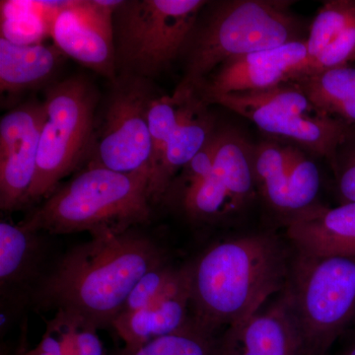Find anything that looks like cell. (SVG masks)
<instances>
[{"label":"cell","instance_id":"22","mask_svg":"<svg viewBox=\"0 0 355 355\" xmlns=\"http://www.w3.org/2000/svg\"><path fill=\"white\" fill-rule=\"evenodd\" d=\"M354 21L355 0H330L324 2L308 30L306 39L308 57L305 64L319 55Z\"/></svg>","mask_w":355,"mask_h":355},{"label":"cell","instance_id":"6","mask_svg":"<svg viewBox=\"0 0 355 355\" xmlns=\"http://www.w3.org/2000/svg\"><path fill=\"white\" fill-rule=\"evenodd\" d=\"M97 103L94 86L83 76H71L46 88L36 176L24 207L50 197L90 153Z\"/></svg>","mask_w":355,"mask_h":355},{"label":"cell","instance_id":"18","mask_svg":"<svg viewBox=\"0 0 355 355\" xmlns=\"http://www.w3.org/2000/svg\"><path fill=\"white\" fill-rule=\"evenodd\" d=\"M41 232L6 221L0 223V287L2 298L19 299L43 282L46 247ZM38 287V288H39ZM32 295V296H33Z\"/></svg>","mask_w":355,"mask_h":355},{"label":"cell","instance_id":"30","mask_svg":"<svg viewBox=\"0 0 355 355\" xmlns=\"http://www.w3.org/2000/svg\"><path fill=\"white\" fill-rule=\"evenodd\" d=\"M331 349L334 352L327 355H355V324L338 338Z\"/></svg>","mask_w":355,"mask_h":355},{"label":"cell","instance_id":"5","mask_svg":"<svg viewBox=\"0 0 355 355\" xmlns=\"http://www.w3.org/2000/svg\"><path fill=\"white\" fill-rule=\"evenodd\" d=\"M297 331L301 355H327L355 324V256L292 254L280 292Z\"/></svg>","mask_w":355,"mask_h":355},{"label":"cell","instance_id":"2","mask_svg":"<svg viewBox=\"0 0 355 355\" xmlns=\"http://www.w3.org/2000/svg\"><path fill=\"white\" fill-rule=\"evenodd\" d=\"M91 237L58 261L33 299L99 330L112 327L137 282L167 261L153 240L132 230Z\"/></svg>","mask_w":355,"mask_h":355},{"label":"cell","instance_id":"1","mask_svg":"<svg viewBox=\"0 0 355 355\" xmlns=\"http://www.w3.org/2000/svg\"><path fill=\"white\" fill-rule=\"evenodd\" d=\"M292 254L272 232L235 236L207 248L188 265L193 323L216 336L258 312L284 291Z\"/></svg>","mask_w":355,"mask_h":355},{"label":"cell","instance_id":"28","mask_svg":"<svg viewBox=\"0 0 355 355\" xmlns=\"http://www.w3.org/2000/svg\"><path fill=\"white\" fill-rule=\"evenodd\" d=\"M343 155L338 154L331 169L335 173L336 189L342 203L355 202V146Z\"/></svg>","mask_w":355,"mask_h":355},{"label":"cell","instance_id":"4","mask_svg":"<svg viewBox=\"0 0 355 355\" xmlns=\"http://www.w3.org/2000/svg\"><path fill=\"white\" fill-rule=\"evenodd\" d=\"M149 174H123L87 166L58 188L20 224L35 232L121 234L151 214Z\"/></svg>","mask_w":355,"mask_h":355},{"label":"cell","instance_id":"13","mask_svg":"<svg viewBox=\"0 0 355 355\" xmlns=\"http://www.w3.org/2000/svg\"><path fill=\"white\" fill-rule=\"evenodd\" d=\"M307 57L305 40L231 58L217 67L196 93L207 101L214 96L265 90L291 83Z\"/></svg>","mask_w":355,"mask_h":355},{"label":"cell","instance_id":"14","mask_svg":"<svg viewBox=\"0 0 355 355\" xmlns=\"http://www.w3.org/2000/svg\"><path fill=\"white\" fill-rule=\"evenodd\" d=\"M216 355H301L297 331L282 293L263 309L216 336Z\"/></svg>","mask_w":355,"mask_h":355},{"label":"cell","instance_id":"15","mask_svg":"<svg viewBox=\"0 0 355 355\" xmlns=\"http://www.w3.org/2000/svg\"><path fill=\"white\" fill-rule=\"evenodd\" d=\"M191 321L190 275L187 265L180 268L171 284L150 304L119 315L112 328L125 343L123 349H132L182 330Z\"/></svg>","mask_w":355,"mask_h":355},{"label":"cell","instance_id":"20","mask_svg":"<svg viewBox=\"0 0 355 355\" xmlns=\"http://www.w3.org/2000/svg\"><path fill=\"white\" fill-rule=\"evenodd\" d=\"M43 123V121H42ZM42 123L24 137L0 144V209L11 212L24 207L37 171Z\"/></svg>","mask_w":355,"mask_h":355},{"label":"cell","instance_id":"16","mask_svg":"<svg viewBox=\"0 0 355 355\" xmlns=\"http://www.w3.org/2000/svg\"><path fill=\"white\" fill-rule=\"evenodd\" d=\"M183 97L181 116L168 141L162 163L149 179L151 203L164 200L172 182L184 166L195 157L217 130L207 106L196 92H175Z\"/></svg>","mask_w":355,"mask_h":355},{"label":"cell","instance_id":"19","mask_svg":"<svg viewBox=\"0 0 355 355\" xmlns=\"http://www.w3.org/2000/svg\"><path fill=\"white\" fill-rule=\"evenodd\" d=\"M62 51L57 46L40 43L19 44L0 38L1 92H23L50 80L60 64Z\"/></svg>","mask_w":355,"mask_h":355},{"label":"cell","instance_id":"26","mask_svg":"<svg viewBox=\"0 0 355 355\" xmlns=\"http://www.w3.org/2000/svg\"><path fill=\"white\" fill-rule=\"evenodd\" d=\"M179 270L180 268H174L166 263L146 273L133 287L121 314L142 309L150 304L171 284Z\"/></svg>","mask_w":355,"mask_h":355},{"label":"cell","instance_id":"3","mask_svg":"<svg viewBox=\"0 0 355 355\" xmlns=\"http://www.w3.org/2000/svg\"><path fill=\"white\" fill-rule=\"evenodd\" d=\"M284 0L207 1L182 50L176 91L197 92L222 64L240 55L305 41L304 25Z\"/></svg>","mask_w":355,"mask_h":355},{"label":"cell","instance_id":"17","mask_svg":"<svg viewBox=\"0 0 355 355\" xmlns=\"http://www.w3.org/2000/svg\"><path fill=\"white\" fill-rule=\"evenodd\" d=\"M294 251L318 257L355 256V202L321 205L287 224Z\"/></svg>","mask_w":355,"mask_h":355},{"label":"cell","instance_id":"27","mask_svg":"<svg viewBox=\"0 0 355 355\" xmlns=\"http://www.w3.org/2000/svg\"><path fill=\"white\" fill-rule=\"evenodd\" d=\"M62 312L69 318L71 327L74 355H107L101 340L97 335L98 329L94 324L76 315L64 311Z\"/></svg>","mask_w":355,"mask_h":355},{"label":"cell","instance_id":"7","mask_svg":"<svg viewBox=\"0 0 355 355\" xmlns=\"http://www.w3.org/2000/svg\"><path fill=\"white\" fill-rule=\"evenodd\" d=\"M205 0H128L113 13L116 69L154 76L181 55Z\"/></svg>","mask_w":355,"mask_h":355},{"label":"cell","instance_id":"11","mask_svg":"<svg viewBox=\"0 0 355 355\" xmlns=\"http://www.w3.org/2000/svg\"><path fill=\"white\" fill-rule=\"evenodd\" d=\"M253 173L258 198L284 226L321 205L319 168L297 146L254 144Z\"/></svg>","mask_w":355,"mask_h":355},{"label":"cell","instance_id":"8","mask_svg":"<svg viewBox=\"0 0 355 355\" xmlns=\"http://www.w3.org/2000/svg\"><path fill=\"white\" fill-rule=\"evenodd\" d=\"M244 116L266 135L326 158L333 168L340 147L354 135V125L323 113L294 83L250 92L209 98Z\"/></svg>","mask_w":355,"mask_h":355},{"label":"cell","instance_id":"9","mask_svg":"<svg viewBox=\"0 0 355 355\" xmlns=\"http://www.w3.org/2000/svg\"><path fill=\"white\" fill-rule=\"evenodd\" d=\"M114 83L101 125L94 132L87 166L150 176L153 144L148 112L156 96L144 77L121 74Z\"/></svg>","mask_w":355,"mask_h":355},{"label":"cell","instance_id":"24","mask_svg":"<svg viewBox=\"0 0 355 355\" xmlns=\"http://www.w3.org/2000/svg\"><path fill=\"white\" fill-rule=\"evenodd\" d=\"M37 2L2 1L1 37L12 43H41L46 23L36 11Z\"/></svg>","mask_w":355,"mask_h":355},{"label":"cell","instance_id":"25","mask_svg":"<svg viewBox=\"0 0 355 355\" xmlns=\"http://www.w3.org/2000/svg\"><path fill=\"white\" fill-rule=\"evenodd\" d=\"M182 103L183 97L175 92L172 96L155 97L151 102L148 112L149 132L153 144L150 177L157 171L164 158L166 146L179 123Z\"/></svg>","mask_w":355,"mask_h":355},{"label":"cell","instance_id":"21","mask_svg":"<svg viewBox=\"0 0 355 355\" xmlns=\"http://www.w3.org/2000/svg\"><path fill=\"white\" fill-rule=\"evenodd\" d=\"M294 83L323 113L355 125V67L297 77Z\"/></svg>","mask_w":355,"mask_h":355},{"label":"cell","instance_id":"12","mask_svg":"<svg viewBox=\"0 0 355 355\" xmlns=\"http://www.w3.org/2000/svg\"><path fill=\"white\" fill-rule=\"evenodd\" d=\"M121 1H70L53 17L51 33L58 50L111 80L116 79L113 13Z\"/></svg>","mask_w":355,"mask_h":355},{"label":"cell","instance_id":"23","mask_svg":"<svg viewBox=\"0 0 355 355\" xmlns=\"http://www.w3.org/2000/svg\"><path fill=\"white\" fill-rule=\"evenodd\" d=\"M216 336L198 328L191 321L182 330L135 349H123L116 355H216Z\"/></svg>","mask_w":355,"mask_h":355},{"label":"cell","instance_id":"10","mask_svg":"<svg viewBox=\"0 0 355 355\" xmlns=\"http://www.w3.org/2000/svg\"><path fill=\"white\" fill-rule=\"evenodd\" d=\"M254 144L233 128L218 130L214 167L207 177L168 202L195 224L235 220L258 198L253 173Z\"/></svg>","mask_w":355,"mask_h":355},{"label":"cell","instance_id":"29","mask_svg":"<svg viewBox=\"0 0 355 355\" xmlns=\"http://www.w3.org/2000/svg\"><path fill=\"white\" fill-rule=\"evenodd\" d=\"M19 355H67V352L62 338L48 327L39 345Z\"/></svg>","mask_w":355,"mask_h":355}]
</instances>
